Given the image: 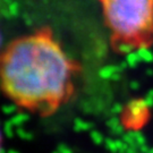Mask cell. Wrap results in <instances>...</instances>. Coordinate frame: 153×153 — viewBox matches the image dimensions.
<instances>
[{
    "label": "cell",
    "instance_id": "cell-1",
    "mask_svg": "<svg viewBox=\"0 0 153 153\" xmlns=\"http://www.w3.org/2000/svg\"><path fill=\"white\" fill-rule=\"evenodd\" d=\"M76 64L50 28L22 35L0 53V88L17 107L50 116L74 93Z\"/></svg>",
    "mask_w": 153,
    "mask_h": 153
},
{
    "label": "cell",
    "instance_id": "cell-2",
    "mask_svg": "<svg viewBox=\"0 0 153 153\" xmlns=\"http://www.w3.org/2000/svg\"><path fill=\"white\" fill-rule=\"evenodd\" d=\"M111 43L121 51L153 45V0H99Z\"/></svg>",
    "mask_w": 153,
    "mask_h": 153
},
{
    "label": "cell",
    "instance_id": "cell-3",
    "mask_svg": "<svg viewBox=\"0 0 153 153\" xmlns=\"http://www.w3.org/2000/svg\"><path fill=\"white\" fill-rule=\"evenodd\" d=\"M2 150V136H1V133H0V153Z\"/></svg>",
    "mask_w": 153,
    "mask_h": 153
}]
</instances>
